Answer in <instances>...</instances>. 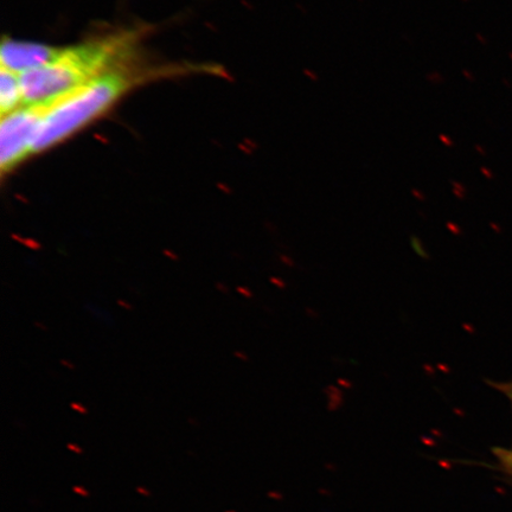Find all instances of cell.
Instances as JSON below:
<instances>
[{
	"label": "cell",
	"mask_w": 512,
	"mask_h": 512,
	"mask_svg": "<svg viewBox=\"0 0 512 512\" xmlns=\"http://www.w3.org/2000/svg\"><path fill=\"white\" fill-rule=\"evenodd\" d=\"M56 101L22 106L3 115L0 121V169L3 175L32 155L42 121Z\"/></svg>",
	"instance_id": "cell-3"
},
{
	"label": "cell",
	"mask_w": 512,
	"mask_h": 512,
	"mask_svg": "<svg viewBox=\"0 0 512 512\" xmlns=\"http://www.w3.org/2000/svg\"><path fill=\"white\" fill-rule=\"evenodd\" d=\"M439 140H440V143L445 145L446 147L454 146V142H453L452 138L450 136H447V134H445V133L439 134Z\"/></svg>",
	"instance_id": "cell-10"
},
{
	"label": "cell",
	"mask_w": 512,
	"mask_h": 512,
	"mask_svg": "<svg viewBox=\"0 0 512 512\" xmlns=\"http://www.w3.org/2000/svg\"><path fill=\"white\" fill-rule=\"evenodd\" d=\"M297 8H298V9H300V11H302V12H303V14H305V15L307 14L306 9H305V8H302V6H300L299 4H297Z\"/></svg>",
	"instance_id": "cell-14"
},
{
	"label": "cell",
	"mask_w": 512,
	"mask_h": 512,
	"mask_svg": "<svg viewBox=\"0 0 512 512\" xmlns=\"http://www.w3.org/2000/svg\"><path fill=\"white\" fill-rule=\"evenodd\" d=\"M142 78L143 74L120 66L57 100L42 121L32 155L51 149L91 124L138 85Z\"/></svg>",
	"instance_id": "cell-2"
},
{
	"label": "cell",
	"mask_w": 512,
	"mask_h": 512,
	"mask_svg": "<svg viewBox=\"0 0 512 512\" xmlns=\"http://www.w3.org/2000/svg\"><path fill=\"white\" fill-rule=\"evenodd\" d=\"M463 2H467V0H463Z\"/></svg>",
	"instance_id": "cell-15"
},
{
	"label": "cell",
	"mask_w": 512,
	"mask_h": 512,
	"mask_svg": "<svg viewBox=\"0 0 512 512\" xmlns=\"http://www.w3.org/2000/svg\"><path fill=\"white\" fill-rule=\"evenodd\" d=\"M23 242L25 243V245L29 246L32 249L40 248V245H38V243L35 241L29 240V241H23Z\"/></svg>",
	"instance_id": "cell-11"
},
{
	"label": "cell",
	"mask_w": 512,
	"mask_h": 512,
	"mask_svg": "<svg viewBox=\"0 0 512 512\" xmlns=\"http://www.w3.org/2000/svg\"><path fill=\"white\" fill-rule=\"evenodd\" d=\"M426 80L432 83V85L437 86L443 85V83L446 81L445 76L439 72L428 73L426 75Z\"/></svg>",
	"instance_id": "cell-8"
},
{
	"label": "cell",
	"mask_w": 512,
	"mask_h": 512,
	"mask_svg": "<svg viewBox=\"0 0 512 512\" xmlns=\"http://www.w3.org/2000/svg\"><path fill=\"white\" fill-rule=\"evenodd\" d=\"M138 38L134 31H121L79 46L63 48L54 62L21 75L24 106L59 100L124 66Z\"/></svg>",
	"instance_id": "cell-1"
},
{
	"label": "cell",
	"mask_w": 512,
	"mask_h": 512,
	"mask_svg": "<svg viewBox=\"0 0 512 512\" xmlns=\"http://www.w3.org/2000/svg\"><path fill=\"white\" fill-rule=\"evenodd\" d=\"M24 106L21 75L2 68L0 72V113L15 112Z\"/></svg>",
	"instance_id": "cell-5"
},
{
	"label": "cell",
	"mask_w": 512,
	"mask_h": 512,
	"mask_svg": "<svg viewBox=\"0 0 512 512\" xmlns=\"http://www.w3.org/2000/svg\"><path fill=\"white\" fill-rule=\"evenodd\" d=\"M492 387H495L499 392L505 395V398L509 400L512 409V381L492 383Z\"/></svg>",
	"instance_id": "cell-7"
},
{
	"label": "cell",
	"mask_w": 512,
	"mask_h": 512,
	"mask_svg": "<svg viewBox=\"0 0 512 512\" xmlns=\"http://www.w3.org/2000/svg\"><path fill=\"white\" fill-rule=\"evenodd\" d=\"M62 50L63 48L48 46V44L5 38L0 49V62H2V68L24 75L54 62L61 55Z\"/></svg>",
	"instance_id": "cell-4"
},
{
	"label": "cell",
	"mask_w": 512,
	"mask_h": 512,
	"mask_svg": "<svg viewBox=\"0 0 512 512\" xmlns=\"http://www.w3.org/2000/svg\"><path fill=\"white\" fill-rule=\"evenodd\" d=\"M361 2H363V0H361Z\"/></svg>",
	"instance_id": "cell-16"
},
{
	"label": "cell",
	"mask_w": 512,
	"mask_h": 512,
	"mask_svg": "<svg viewBox=\"0 0 512 512\" xmlns=\"http://www.w3.org/2000/svg\"><path fill=\"white\" fill-rule=\"evenodd\" d=\"M496 456L501 463L505 472L512 477V450H505V448H497L495 450Z\"/></svg>",
	"instance_id": "cell-6"
},
{
	"label": "cell",
	"mask_w": 512,
	"mask_h": 512,
	"mask_svg": "<svg viewBox=\"0 0 512 512\" xmlns=\"http://www.w3.org/2000/svg\"><path fill=\"white\" fill-rule=\"evenodd\" d=\"M413 195L416 197V198H419L420 201H425V196L421 194L420 191L418 190H413Z\"/></svg>",
	"instance_id": "cell-12"
},
{
	"label": "cell",
	"mask_w": 512,
	"mask_h": 512,
	"mask_svg": "<svg viewBox=\"0 0 512 512\" xmlns=\"http://www.w3.org/2000/svg\"><path fill=\"white\" fill-rule=\"evenodd\" d=\"M463 75L465 76V78L467 80L473 81L472 75L469 73V70L464 69L463 70Z\"/></svg>",
	"instance_id": "cell-13"
},
{
	"label": "cell",
	"mask_w": 512,
	"mask_h": 512,
	"mask_svg": "<svg viewBox=\"0 0 512 512\" xmlns=\"http://www.w3.org/2000/svg\"><path fill=\"white\" fill-rule=\"evenodd\" d=\"M303 74L306 76L307 79H309L312 82H318L320 80L319 75L315 72V70H312L310 68H304Z\"/></svg>",
	"instance_id": "cell-9"
}]
</instances>
